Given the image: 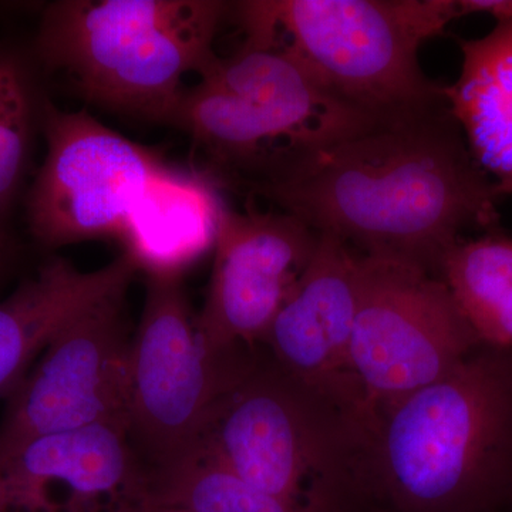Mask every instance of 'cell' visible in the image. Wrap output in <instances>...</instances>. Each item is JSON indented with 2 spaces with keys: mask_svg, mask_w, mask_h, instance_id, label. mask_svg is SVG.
Returning a JSON list of instances; mask_svg holds the SVG:
<instances>
[{
  "mask_svg": "<svg viewBox=\"0 0 512 512\" xmlns=\"http://www.w3.org/2000/svg\"><path fill=\"white\" fill-rule=\"evenodd\" d=\"M357 254L439 276L464 232H497L501 197L448 103L384 117L251 187Z\"/></svg>",
  "mask_w": 512,
  "mask_h": 512,
  "instance_id": "6da1fadb",
  "label": "cell"
},
{
  "mask_svg": "<svg viewBox=\"0 0 512 512\" xmlns=\"http://www.w3.org/2000/svg\"><path fill=\"white\" fill-rule=\"evenodd\" d=\"M512 511V350L483 346L370 424L355 508Z\"/></svg>",
  "mask_w": 512,
  "mask_h": 512,
  "instance_id": "7a4b0ae2",
  "label": "cell"
},
{
  "mask_svg": "<svg viewBox=\"0 0 512 512\" xmlns=\"http://www.w3.org/2000/svg\"><path fill=\"white\" fill-rule=\"evenodd\" d=\"M229 9L218 0H59L43 12L36 55L89 103L175 126L183 79L217 59Z\"/></svg>",
  "mask_w": 512,
  "mask_h": 512,
  "instance_id": "3957f363",
  "label": "cell"
},
{
  "mask_svg": "<svg viewBox=\"0 0 512 512\" xmlns=\"http://www.w3.org/2000/svg\"><path fill=\"white\" fill-rule=\"evenodd\" d=\"M245 42L285 50L340 99L384 119L447 103L419 52L457 0H252L235 6Z\"/></svg>",
  "mask_w": 512,
  "mask_h": 512,
  "instance_id": "277c9868",
  "label": "cell"
},
{
  "mask_svg": "<svg viewBox=\"0 0 512 512\" xmlns=\"http://www.w3.org/2000/svg\"><path fill=\"white\" fill-rule=\"evenodd\" d=\"M369 427L286 375L258 346L218 397L198 444L266 493L320 512H352Z\"/></svg>",
  "mask_w": 512,
  "mask_h": 512,
  "instance_id": "5b68a950",
  "label": "cell"
},
{
  "mask_svg": "<svg viewBox=\"0 0 512 512\" xmlns=\"http://www.w3.org/2000/svg\"><path fill=\"white\" fill-rule=\"evenodd\" d=\"M256 348H212L198 329L183 276L146 275L128 357L127 430L148 468L197 446L218 397Z\"/></svg>",
  "mask_w": 512,
  "mask_h": 512,
  "instance_id": "8992f818",
  "label": "cell"
},
{
  "mask_svg": "<svg viewBox=\"0 0 512 512\" xmlns=\"http://www.w3.org/2000/svg\"><path fill=\"white\" fill-rule=\"evenodd\" d=\"M357 271L350 370L373 416L483 348L439 276L360 254Z\"/></svg>",
  "mask_w": 512,
  "mask_h": 512,
  "instance_id": "52a82bcc",
  "label": "cell"
},
{
  "mask_svg": "<svg viewBox=\"0 0 512 512\" xmlns=\"http://www.w3.org/2000/svg\"><path fill=\"white\" fill-rule=\"evenodd\" d=\"M46 157L26 202L30 234L53 249L120 238L124 222L163 161L86 111L40 103Z\"/></svg>",
  "mask_w": 512,
  "mask_h": 512,
  "instance_id": "ba28073f",
  "label": "cell"
},
{
  "mask_svg": "<svg viewBox=\"0 0 512 512\" xmlns=\"http://www.w3.org/2000/svg\"><path fill=\"white\" fill-rule=\"evenodd\" d=\"M128 288L120 286L77 313L6 397L0 463L37 437L104 423L127 426L133 339Z\"/></svg>",
  "mask_w": 512,
  "mask_h": 512,
  "instance_id": "9c48e42d",
  "label": "cell"
},
{
  "mask_svg": "<svg viewBox=\"0 0 512 512\" xmlns=\"http://www.w3.org/2000/svg\"><path fill=\"white\" fill-rule=\"evenodd\" d=\"M319 234L284 211L222 212L198 329L217 349L258 348L311 261Z\"/></svg>",
  "mask_w": 512,
  "mask_h": 512,
  "instance_id": "30bf717a",
  "label": "cell"
},
{
  "mask_svg": "<svg viewBox=\"0 0 512 512\" xmlns=\"http://www.w3.org/2000/svg\"><path fill=\"white\" fill-rule=\"evenodd\" d=\"M359 254L332 234H319L311 261L275 316L261 348L286 375L330 402L370 419L350 370L359 295Z\"/></svg>",
  "mask_w": 512,
  "mask_h": 512,
  "instance_id": "8fae6325",
  "label": "cell"
},
{
  "mask_svg": "<svg viewBox=\"0 0 512 512\" xmlns=\"http://www.w3.org/2000/svg\"><path fill=\"white\" fill-rule=\"evenodd\" d=\"M148 467L119 423L37 437L0 463V512H117L147 494Z\"/></svg>",
  "mask_w": 512,
  "mask_h": 512,
  "instance_id": "7c38bea8",
  "label": "cell"
},
{
  "mask_svg": "<svg viewBox=\"0 0 512 512\" xmlns=\"http://www.w3.org/2000/svg\"><path fill=\"white\" fill-rule=\"evenodd\" d=\"M252 121L302 157L369 127L377 117L340 99L279 47L244 42L201 74Z\"/></svg>",
  "mask_w": 512,
  "mask_h": 512,
  "instance_id": "4fadbf2b",
  "label": "cell"
},
{
  "mask_svg": "<svg viewBox=\"0 0 512 512\" xmlns=\"http://www.w3.org/2000/svg\"><path fill=\"white\" fill-rule=\"evenodd\" d=\"M138 272L127 254L92 272L53 256L0 301V397L22 383L66 323L101 296L131 285Z\"/></svg>",
  "mask_w": 512,
  "mask_h": 512,
  "instance_id": "5bb4252c",
  "label": "cell"
},
{
  "mask_svg": "<svg viewBox=\"0 0 512 512\" xmlns=\"http://www.w3.org/2000/svg\"><path fill=\"white\" fill-rule=\"evenodd\" d=\"M224 210L210 175L163 164L124 222V254L146 275L183 276L214 249Z\"/></svg>",
  "mask_w": 512,
  "mask_h": 512,
  "instance_id": "9a60e30c",
  "label": "cell"
},
{
  "mask_svg": "<svg viewBox=\"0 0 512 512\" xmlns=\"http://www.w3.org/2000/svg\"><path fill=\"white\" fill-rule=\"evenodd\" d=\"M460 76L444 93L471 156L498 194L512 195V20L461 39Z\"/></svg>",
  "mask_w": 512,
  "mask_h": 512,
  "instance_id": "2e32d148",
  "label": "cell"
},
{
  "mask_svg": "<svg viewBox=\"0 0 512 512\" xmlns=\"http://www.w3.org/2000/svg\"><path fill=\"white\" fill-rule=\"evenodd\" d=\"M440 278L480 342L512 350V238L464 239L444 259Z\"/></svg>",
  "mask_w": 512,
  "mask_h": 512,
  "instance_id": "e0dca14e",
  "label": "cell"
},
{
  "mask_svg": "<svg viewBox=\"0 0 512 512\" xmlns=\"http://www.w3.org/2000/svg\"><path fill=\"white\" fill-rule=\"evenodd\" d=\"M147 494L184 512H320L256 488L200 444L167 466L148 468Z\"/></svg>",
  "mask_w": 512,
  "mask_h": 512,
  "instance_id": "ac0fdd59",
  "label": "cell"
},
{
  "mask_svg": "<svg viewBox=\"0 0 512 512\" xmlns=\"http://www.w3.org/2000/svg\"><path fill=\"white\" fill-rule=\"evenodd\" d=\"M39 111L25 62L0 49V239L5 241H12L5 222L25 175Z\"/></svg>",
  "mask_w": 512,
  "mask_h": 512,
  "instance_id": "d6986e66",
  "label": "cell"
},
{
  "mask_svg": "<svg viewBox=\"0 0 512 512\" xmlns=\"http://www.w3.org/2000/svg\"><path fill=\"white\" fill-rule=\"evenodd\" d=\"M458 16L484 13L494 18L495 22L512 20V0H457Z\"/></svg>",
  "mask_w": 512,
  "mask_h": 512,
  "instance_id": "ffe728a7",
  "label": "cell"
},
{
  "mask_svg": "<svg viewBox=\"0 0 512 512\" xmlns=\"http://www.w3.org/2000/svg\"><path fill=\"white\" fill-rule=\"evenodd\" d=\"M117 512H184L180 508L171 507V505H165L157 503V501L151 500L148 494L133 501V503L124 505L121 510Z\"/></svg>",
  "mask_w": 512,
  "mask_h": 512,
  "instance_id": "44dd1931",
  "label": "cell"
},
{
  "mask_svg": "<svg viewBox=\"0 0 512 512\" xmlns=\"http://www.w3.org/2000/svg\"><path fill=\"white\" fill-rule=\"evenodd\" d=\"M16 258H18V252L13 242L0 239V285L12 272Z\"/></svg>",
  "mask_w": 512,
  "mask_h": 512,
  "instance_id": "7402d4cb",
  "label": "cell"
}]
</instances>
